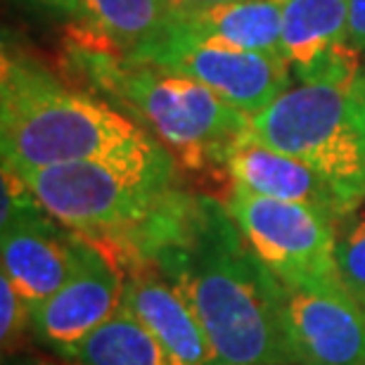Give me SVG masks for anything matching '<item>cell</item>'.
Instances as JSON below:
<instances>
[{
    "label": "cell",
    "mask_w": 365,
    "mask_h": 365,
    "mask_svg": "<svg viewBox=\"0 0 365 365\" xmlns=\"http://www.w3.org/2000/svg\"><path fill=\"white\" fill-rule=\"evenodd\" d=\"M171 24L195 38L218 46L282 55V12L277 0H235L182 19H171Z\"/></svg>",
    "instance_id": "13"
},
{
    "label": "cell",
    "mask_w": 365,
    "mask_h": 365,
    "mask_svg": "<svg viewBox=\"0 0 365 365\" xmlns=\"http://www.w3.org/2000/svg\"><path fill=\"white\" fill-rule=\"evenodd\" d=\"M140 266L180 292L218 365H294L282 282L254 254L225 204L190 195L145 242L133 268Z\"/></svg>",
    "instance_id": "1"
},
{
    "label": "cell",
    "mask_w": 365,
    "mask_h": 365,
    "mask_svg": "<svg viewBox=\"0 0 365 365\" xmlns=\"http://www.w3.org/2000/svg\"><path fill=\"white\" fill-rule=\"evenodd\" d=\"M294 365H365V306L341 282L282 284Z\"/></svg>",
    "instance_id": "9"
},
{
    "label": "cell",
    "mask_w": 365,
    "mask_h": 365,
    "mask_svg": "<svg viewBox=\"0 0 365 365\" xmlns=\"http://www.w3.org/2000/svg\"><path fill=\"white\" fill-rule=\"evenodd\" d=\"M164 150L112 102L67 83L41 62L3 48L0 152L17 173L88 159H130Z\"/></svg>",
    "instance_id": "2"
},
{
    "label": "cell",
    "mask_w": 365,
    "mask_h": 365,
    "mask_svg": "<svg viewBox=\"0 0 365 365\" xmlns=\"http://www.w3.org/2000/svg\"><path fill=\"white\" fill-rule=\"evenodd\" d=\"M225 209L254 254L282 284L339 282L334 266V221L320 211L230 185Z\"/></svg>",
    "instance_id": "7"
},
{
    "label": "cell",
    "mask_w": 365,
    "mask_h": 365,
    "mask_svg": "<svg viewBox=\"0 0 365 365\" xmlns=\"http://www.w3.org/2000/svg\"><path fill=\"white\" fill-rule=\"evenodd\" d=\"M69 60L76 74L162 143L185 171L225 173V155L252 133V116L195 78L135 64L78 36L71 38Z\"/></svg>",
    "instance_id": "3"
},
{
    "label": "cell",
    "mask_w": 365,
    "mask_h": 365,
    "mask_svg": "<svg viewBox=\"0 0 365 365\" xmlns=\"http://www.w3.org/2000/svg\"><path fill=\"white\" fill-rule=\"evenodd\" d=\"M334 266L344 289L365 306V202L334 223Z\"/></svg>",
    "instance_id": "17"
},
{
    "label": "cell",
    "mask_w": 365,
    "mask_h": 365,
    "mask_svg": "<svg viewBox=\"0 0 365 365\" xmlns=\"http://www.w3.org/2000/svg\"><path fill=\"white\" fill-rule=\"evenodd\" d=\"M121 309L185 365H218V356L200 318L180 292L155 268L140 266L123 275Z\"/></svg>",
    "instance_id": "12"
},
{
    "label": "cell",
    "mask_w": 365,
    "mask_h": 365,
    "mask_svg": "<svg viewBox=\"0 0 365 365\" xmlns=\"http://www.w3.org/2000/svg\"><path fill=\"white\" fill-rule=\"evenodd\" d=\"M178 169L164 148L148 157L88 159L19 176L55 221L109 254L182 192Z\"/></svg>",
    "instance_id": "4"
},
{
    "label": "cell",
    "mask_w": 365,
    "mask_h": 365,
    "mask_svg": "<svg viewBox=\"0 0 365 365\" xmlns=\"http://www.w3.org/2000/svg\"><path fill=\"white\" fill-rule=\"evenodd\" d=\"M0 337H3L5 359L26 349V337L34 325V306L21 297V292L0 275Z\"/></svg>",
    "instance_id": "18"
},
{
    "label": "cell",
    "mask_w": 365,
    "mask_h": 365,
    "mask_svg": "<svg viewBox=\"0 0 365 365\" xmlns=\"http://www.w3.org/2000/svg\"><path fill=\"white\" fill-rule=\"evenodd\" d=\"M349 43L365 53V0H349Z\"/></svg>",
    "instance_id": "19"
},
{
    "label": "cell",
    "mask_w": 365,
    "mask_h": 365,
    "mask_svg": "<svg viewBox=\"0 0 365 365\" xmlns=\"http://www.w3.org/2000/svg\"><path fill=\"white\" fill-rule=\"evenodd\" d=\"M5 365H81V363L64 359L60 354H43V351H34V349L26 346L24 351L7 356Z\"/></svg>",
    "instance_id": "20"
},
{
    "label": "cell",
    "mask_w": 365,
    "mask_h": 365,
    "mask_svg": "<svg viewBox=\"0 0 365 365\" xmlns=\"http://www.w3.org/2000/svg\"><path fill=\"white\" fill-rule=\"evenodd\" d=\"M225 176L252 195L292 204H304L332 218L334 223L351 214L325 178L306 164L259 143L252 133L237 140L225 155Z\"/></svg>",
    "instance_id": "11"
},
{
    "label": "cell",
    "mask_w": 365,
    "mask_h": 365,
    "mask_svg": "<svg viewBox=\"0 0 365 365\" xmlns=\"http://www.w3.org/2000/svg\"><path fill=\"white\" fill-rule=\"evenodd\" d=\"M252 135L306 164L349 211L365 202V71L361 60L299 81L252 116Z\"/></svg>",
    "instance_id": "5"
},
{
    "label": "cell",
    "mask_w": 365,
    "mask_h": 365,
    "mask_svg": "<svg viewBox=\"0 0 365 365\" xmlns=\"http://www.w3.org/2000/svg\"><path fill=\"white\" fill-rule=\"evenodd\" d=\"M88 242L41 207L26 180L3 166V275L31 306L62 289L81 268Z\"/></svg>",
    "instance_id": "8"
},
{
    "label": "cell",
    "mask_w": 365,
    "mask_h": 365,
    "mask_svg": "<svg viewBox=\"0 0 365 365\" xmlns=\"http://www.w3.org/2000/svg\"><path fill=\"white\" fill-rule=\"evenodd\" d=\"M282 12V55L292 74L349 43V0H277Z\"/></svg>",
    "instance_id": "15"
},
{
    "label": "cell",
    "mask_w": 365,
    "mask_h": 365,
    "mask_svg": "<svg viewBox=\"0 0 365 365\" xmlns=\"http://www.w3.org/2000/svg\"><path fill=\"white\" fill-rule=\"evenodd\" d=\"M64 359L81 365H185L123 309Z\"/></svg>",
    "instance_id": "16"
},
{
    "label": "cell",
    "mask_w": 365,
    "mask_h": 365,
    "mask_svg": "<svg viewBox=\"0 0 365 365\" xmlns=\"http://www.w3.org/2000/svg\"><path fill=\"white\" fill-rule=\"evenodd\" d=\"M123 275L91 245L76 275L34 306L31 334L53 354L67 356L121 309Z\"/></svg>",
    "instance_id": "10"
},
{
    "label": "cell",
    "mask_w": 365,
    "mask_h": 365,
    "mask_svg": "<svg viewBox=\"0 0 365 365\" xmlns=\"http://www.w3.org/2000/svg\"><path fill=\"white\" fill-rule=\"evenodd\" d=\"M36 3L50 7V10H60V12H69L74 14L76 10V0H36Z\"/></svg>",
    "instance_id": "22"
},
{
    "label": "cell",
    "mask_w": 365,
    "mask_h": 365,
    "mask_svg": "<svg viewBox=\"0 0 365 365\" xmlns=\"http://www.w3.org/2000/svg\"><path fill=\"white\" fill-rule=\"evenodd\" d=\"M76 36L128 57L169 24L166 0H76Z\"/></svg>",
    "instance_id": "14"
},
{
    "label": "cell",
    "mask_w": 365,
    "mask_h": 365,
    "mask_svg": "<svg viewBox=\"0 0 365 365\" xmlns=\"http://www.w3.org/2000/svg\"><path fill=\"white\" fill-rule=\"evenodd\" d=\"M126 60L195 78L247 116H257L292 86V67L282 55L218 46L195 38L171 21Z\"/></svg>",
    "instance_id": "6"
},
{
    "label": "cell",
    "mask_w": 365,
    "mask_h": 365,
    "mask_svg": "<svg viewBox=\"0 0 365 365\" xmlns=\"http://www.w3.org/2000/svg\"><path fill=\"white\" fill-rule=\"evenodd\" d=\"M225 3H235V0H166V7H169V21H171V19H182L190 17V14L211 10V7Z\"/></svg>",
    "instance_id": "21"
}]
</instances>
